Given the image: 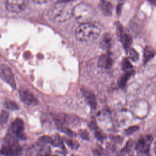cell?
Here are the masks:
<instances>
[{
    "label": "cell",
    "mask_w": 156,
    "mask_h": 156,
    "mask_svg": "<svg viewBox=\"0 0 156 156\" xmlns=\"http://www.w3.org/2000/svg\"><path fill=\"white\" fill-rule=\"evenodd\" d=\"M73 9L69 3L57 2L49 10L48 16L54 23H64L73 17Z\"/></svg>",
    "instance_id": "cell-1"
},
{
    "label": "cell",
    "mask_w": 156,
    "mask_h": 156,
    "mask_svg": "<svg viewBox=\"0 0 156 156\" xmlns=\"http://www.w3.org/2000/svg\"><path fill=\"white\" fill-rule=\"evenodd\" d=\"M101 28L97 24L90 22L80 23L76 28V38L82 42H89L97 38L100 33Z\"/></svg>",
    "instance_id": "cell-2"
},
{
    "label": "cell",
    "mask_w": 156,
    "mask_h": 156,
    "mask_svg": "<svg viewBox=\"0 0 156 156\" xmlns=\"http://www.w3.org/2000/svg\"><path fill=\"white\" fill-rule=\"evenodd\" d=\"M94 14V9L85 2L79 3L73 9V16L80 23L90 22Z\"/></svg>",
    "instance_id": "cell-3"
},
{
    "label": "cell",
    "mask_w": 156,
    "mask_h": 156,
    "mask_svg": "<svg viewBox=\"0 0 156 156\" xmlns=\"http://www.w3.org/2000/svg\"><path fill=\"white\" fill-rule=\"evenodd\" d=\"M22 152L21 146L15 139L12 138H7L1 149V153L5 156H20Z\"/></svg>",
    "instance_id": "cell-4"
},
{
    "label": "cell",
    "mask_w": 156,
    "mask_h": 156,
    "mask_svg": "<svg viewBox=\"0 0 156 156\" xmlns=\"http://www.w3.org/2000/svg\"><path fill=\"white\" fill-rule=\"evenodd\" d=\"M29 0H5V7L7 10L12 13H20L26 9Z\"/></svg>",
    "instance_id": "cell-5"
},
{
    "label": "cell",
    "mask_w": 156,
    "mask_h": 156,
    "mask_svg": "<svg viewBox=\"0 0 156 156\" xmlns=\"http://www.w3.org/2000/svg\"><path fill=\"white\" fill-rule=\"evenodd\" d=\"M153 136L151 135H146L141 136L138 140L136 145V150L141 154H147L149 150L150 145L152 141Z\"/></svg>",
    "instance_id": "cell-6"
},
{
    "label": "cell",
    "mask_w": 156,
    "mask_h": 156,
    "mask_svg": "<svg viewBox=\"0 0 156 156\" xmlns=\"http://www.w3.org/2000/svg\"><path fill=\"white\" fill-rule=\"evenodd\" d=\"M0 74L2 79L13 88H16V82L11 69L7 65H3L0 68Z\"/></svg>",
    "instance_id": "cell-7"
},
{
    "label": "cell",
    "mask_w": 156,
    "mask_h": 156,
    "mask_svg": "<svg viewBox=\"0 0 156 156\" xmlns=\"http://www.w3.org/2000/svg\"><path fill=\"white\" fill-rule=\"evenodd\" d=\"M20 96L21 101L28 105H35L38 101L35 95L28 89L21 88L20 90Z\"/></svg>",
    "instance_id": "cell-8"
},
{
    "label": "cell",
    "mask_w": 156,
    "mask_h": 156,
    "mask_svg": "<svg viewBox=\"0 0 156 156\" xmlns=\"http://www.w3.org/2000/svg\"><path fill=\"white\" fill-rule=\"evenodd\" d=\"M81 92L88 105L92 109H96L97 107V100L94 94L85 88H81Z\"/></svg>",
    "instance_id": "cell-9"
},
{
    "label": "cell",
    "mask_w": 156,
    "mask_h": 156,
    "mask_svg": "<svg viewBox=\"0 0 156 156\" xmlns=\"http://www.w3.org/2000/svg\"><path fill=\"white\" fill-rule=\"evenodd\" d=\"M11 129L15 135L22 137L24 135V124L21 118H16L11 124Z\"/></svg>",
    "instance_id": "cell-10"
},
{
    "label": "cell",
    "mask_w": 156,
    "mask_h": 156,
    "mask_svg": "<svg viewBox=\"0 0 156 156\" xmlns=\"http://www.w3.org/2000/svg\"><path fill=\"white\" fill-rule=\"evenodd\" d=\"M113 65V60L111 57L107 54L101 55L98 61V65L99 67L104 69H108Z\"/></svg>",
    "instance_id": "cell-11"
},
{
    "label": "cell",
    "mask_w": 156,
    "mask_h": 156,
    "mask_svg": "<svg viewBox=\"0 0 156 156\" xmlns=\"http://www.w3.org/2000/svg\"><path fill=\"white\" fill-rule=\"evenodd\" d=\"M100 8L102 13L105 15H110L112 13V5L110 1H101Z\"/></svg>",
    "instance_id": "cell-12"
},
{
    "label": "cell",
    "mask_w": 156,
    "mask_h": 156,
    "mask_svg": "<svg viewBox=\"0 0 156 156\" xmlns=\"http://www.w3.org/2000/svg\"><path fill=\"white\" fill-rule=\"evenodd\" d=\"M155 55V52L154 49L151 46H146L144 50L143 54V60L144 63H146L151 58H152Z\"/></svg>",
    "instance_id": "cell-13"
},
{
    "label": "cell",
    "mask_w": 156,
    "mask_h": 156,
    "mask_svg": "<svg viewBox=\"0 0 156 156\" xmlns=\"http://www.w3.org/2000/svg\"><path fill=\"white\" fill-rule=\"evenodd\" d=\"M111 38L108 34H105L101 40V47L104 49H107L111 45Z\"/></svg>",
    "instance_id": "cell-14"
},
{
    "label": "cell",
    "mask_w": 156,
    "mask_h": 156,
    "mask_svg": "<svg viewBox=\"0 0 156 156\" xmlns=\"http://www.w3.org/2000/svg\"><path fill=\"white\" fill-rule=\"evenodd\" d=\"M133 74H134L133 71H127V73H126L124 74H123L122 76H121V77L119 79V86L122 88L124 87L126 85L127 80Z\"/></svg>",
    "instance_id": "cell-15"
},
{
    "label": "cell",
    "mask_w": 156,
    "mask_h": 156,
    "mask_svg": "<svg viewBox=\"0 0 156 156\" xmlns=\"http://www.w3.org/2000/svg\"><path fill=\"white\" fill-rule=\"evenodd\" d=\"M4 106L5 108L10 110H16L18 109V105L13 101L10 100H7L4 104Z\"/></svg>",
    "instance_id": "cell-16"
},
{
    "label": "cell",
    "mask_w": 156,
    "mask_h": 156,
    "mask_svg": "<svg viewBox=\"0 0 156 156\" xmlns=\"http://www.w3.org/2000/svg\"><path fill=\"white\" fill-rule=\"evenodd\" d=\"M92 126H93V129L94 130V135L96 136V137L100 141H102L104 136H103V134L102 133V132L98 129V127L96 126V122L94 121H92V124H91Z\"/></svg>",
    "instance_id": "cell-17"
},
{
    "label": "cell",
    "mask_w": 156,
    "mask_h": 156,
    "mask_svg": "<svg viewBox=\"0 0 156 156\" xmlns=\"http://www.w3.org/2000/svg\"><path fill=\"white\" fill-rule=\"evenodd\" d=\"M9 118V113L5 110H0V124H5Z\"/></svg>",
    "instance_id": "cell-18"
},
{
    "label": "cell",
    "mask_w": 156,
    "mask_h": 156,
    "mask_svg": "<svg viewBox=\"0 0 156 156\" xmlns=\"http://www.w3.org/2000/svg\"><path fill=\"white\" fill-rule=\"evenodd\" d=\"M129 57L133 61V62H136L138 60L139 58V55L138 52L133 49V48H131L129 50Z\"/></svg>",
    "instance_id": "cell-19"
},
{
    "label": "cell",
    "mask_w": 156,
    "mask_h": 156,
    "mask_svg": "<svg viewBox=\"0 0 156 156\" xmlns=\"http://www.w3.org/2000/svg\"><path fill=\"white\" fill-rule=\"evenodd\" d=\"M52 145L55 146H57V147H61L63 145L62 143V140L60 138L59 135H55L54 136V138H52Z\"/></svg>",
    "instance_id": "cell-20"
},
{
    "label": "cell",
    "mask_w": 156,
    "mask_h": 156,
    "mask_svg": "<svg viewBox=\"0 0 156 156\" xmlns=\"http://www.w3.org/2000/svg\"><path fill=\"white\" fill-rule=\"evenodd\" d=\"M37 156H51L49 147H43L38 151Z\"/></svg>",
    "instance_id": "cell-21"
},
{
    "label": "cell",
    "mask_w": 156,
    "mask_h": 156,
    "mask_svg": "<svg viewBox=\"0 0 156 156\" xmlns=\"http://www.w3.org/2000/svg\"><path fill=\"white\" fill-rule=\"evenodd\" d=\"M122 68L123 70H128L129 69H131L132 68V65H131L130 62L129 61V60L126 58H124V60L122 62Z\"/></svg>",
    "instance_id": "cell-22"
},
{
    "label": "cell",
    "mask_w": 156,
    "mask_h": 156,
    "mask_svg": "<svg viewBox=\"0 0 156 156\" xmlns=\"http://www.w3.org/2000/svg\"><path fill=\"white\" fill-rule=\"evenodd\" d=\"M138 129H139V127L138 126H131V127L126 129L124 130V133L126 135H131L133 133L137 131L138 130Z\"/></svg>",
    "instance_id": "cell-23"
},
{
    "label": "cell",
    "mask_w": 156,
    "mask_h": 156,
    "mask_svg": "<svg viewBox=\"0 0 156 156\" xmlns=\"http://www.w3.org/2000/svg\"><path fill=\"white\" fill-rule=\"evenodd\" d=\"M52 138L49 136L44 135L39 139V141L43 144H51Z\"/></svg>",
    "instance_id": "cell-24"
},
{
    "label": "cell",
    "mask_w": 156,
    "mask_h": 156,
    "mask_svg": "<svg viewBox=\"0 0 156 156\" xmlns=\"http://www.w3.org/2000/svg\"><path fill=\"white\" fill-rule=\"evenodd\" d=\"M58 129H59L61 132H63V133H66V134H67V135H69V136H75L74 132H73L70 129H68L67 127H64L63 126H59V127H58Z\"/></svg>",
    "instance_id": "cell-25"
},
{
    "label": "cell",
    "mask_w": 156,
    "mask_h": 156,
    "mask_svg": "<svg viewBox=\"0 0 156 156\" xmlns=\"http://www.w3.org/2000/svg\"><path fill=\"white\" fill-rule=\"evenodd\" d=\"M131 42H132V40H131L130 37L127 35H125L124 38V48H126V49H128L130 48Z\"/></svg>",
    "instance_id": "cell-26"
},
{
    "label": "cell",
    "mask_w": 156,
    "mask_h": 156,
    "mask_svg": "<svg viewBox=\"0 0 156 156\" xmlns=\"http://www.w3.org/2000/svg\"><path fill=\"white\" fill-rule=\"evenodd\" d=\"M79 135L83 140H89V134L88 132L85 129L80 130L79 132Z\"/></svg>",
    "instance_id": "cell-27"
},
{
    "label": "cell",
    "mask_w": 156,
    "mask_h": 156,
    "mask_svg": "<svg viewBox=\"0 0 156 156\" xmlns=\"http://www.w3.org/2000/svg\"><path fill=\"white\" fill-rule=\"evenodd\" d=\"M65 141L67 143V144L71 147L72 149H76L79 146V143L71 140H68V139H65Z\"/></svg>",
    "instance_id": "cell-28"
},
{
    "label": "cell",
    "mask_w": 156,
    "mask_h": 156,
    "mask_svg": "<svg viewBox=\"0 0 156 156\" xmlns=\"http://www.w3.org/2000/svg\"><path fill=\"white\" fill-rule=\"evenodd\" d=\"M93 153L94 156H103V150L100 146L94 148L93 150Z\"/></svg>",
    "instance_id": "cell-29"
},
{
    "label": "cell",
    "mask_w": 156,
    "mask_h": 156,
    "mask_svg": "<svg viewBox=\"0 0 156 156\" xmlns=\"http://www.w3.org/2000/svg\"><path fill=\"white\" fill-rule=\"evenodd\" d=\"M35 3L38 4H42L47 2L49 0H32Z\"/></svg>",
    "instance_id": "cell-30"
},
{
    "label": "cell",
    "mask_w": 156,
    "mask_h": 156,
    "mask_svg": "<svg viewBox=\"0 0 156 156\" xmlns=\"http://www.w3.org/2000/svg\"><path fill=\"white\" fill-rule=\"evenodd\" d=\"M58 2H62V3H69L71 1L74 0H57Z\"/></svg>",
    "instance_id": "cell-31"
},
{
    "label": "cell",
    "mask_w": 156,
    "mask_h": 156,
    "mask_svg": "<svg viewBox=\"0 0 156 156\" xmlns=\"http://www.w3.org/2000/svg\"><path fill=\"white\" fill-rule=\"evenodd\" d=\"M51 156H57V155H51Z\"/></svg>",
    "instance_id": "cell-32"
}]
</instances>
